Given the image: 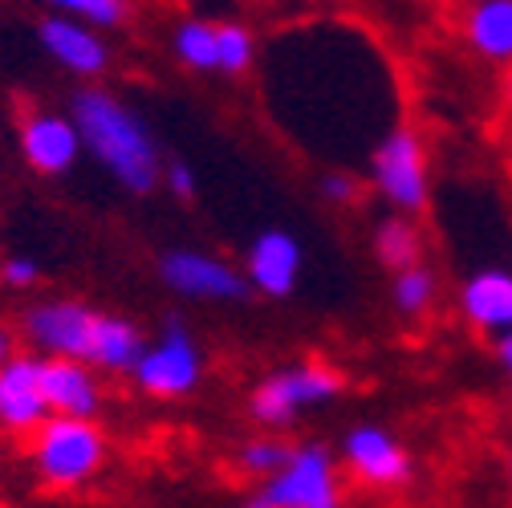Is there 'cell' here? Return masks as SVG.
Segmentation results:
<instances>
[{
  "label": "cell",
  "mask_w": 512,
  "mask_h": 508,
  "mask_svg": "<svg viewBox=\"0 0 512 508\" xmlns=\"http://www.w3.org/2000/svg\"><path fill=\"white\" fill-rule=\"evenodd\" d=\"M460 29L476 57L512 66V0H468Z\"/></svg>",
  "instance_id": "obj_16"
},
{
  "label": "cell",
  "mask_w": 512,
  "mask_h": 508,
  "mask_svg": "<svg viewBox=\"0 0 512 508\" xmlns=\"http://www.w3.org/2000/svg\"><path fill=\"white\" fill-rule=\"evenodd\" d=\"M289 456H293V443H285L281 435H256V439H248L240 448L236 464L252 480H269V476H277L289 464Z\"/></svg>",
  "instance_id": "obj_21"
},
{
  "label": "cell",
  "mask_w": 512,
  "mask_h": 508,
  "mask_svg": "<svg viewBox=\"0 0 512 508\" xmlns=\"http://www.w3.org/2000/svg\"><path fill=\"white\" fill-rule=\"evenodd\" d=\"M496 358H500L504 378H508V387H512V330H504V334L496 338Z\"/></svg>",
  "instance_id": "obj_27"
},
{
  "label": "cell",
  "mask_w": 512,
  "mask_h": 508,
  "mask_svg": "<svg viewBox=\"0 0 512 508\" xmlns=\"http://www.w3.org/2000/svg\"><path fill=\"white\" fill-rule=\"evenodd\" d=\"M370 187L403 216H419L431 204V163L419 131L395 126L370 151Z\"/></svg>",
  "instance_id": "obj_5"
},
{
  "label": "cell",
  "mask_w": 512,
  "mask_h": 508,
  "mask_svg": "<svg viewBox=\"0 0 512 508\" xmlns=\"http://www.w3.org/2000/svg\"><path fill=\"white\" fill-rule=\"evenodd\" d=\"M147 346V334L122 313H102L98 334H94V350H90V366L106 370V374H131L139 354Z\"/></svg>",
  "instance_id": "obj_17"
},
{
  "label": "cell",
  "mask_w": 512,
  "mask_h": 508,
  "mask_svg": "<svg viewBox=\"0 0 512 508\" xmlns=\"http://www.w3.org/2000/svg\"><path fill=\"white\" fill-rule=\"evenodd\" d=\"M163 187L175 200H191L196 196V167L183 163V159H167L163 163Z\"/></svg>",
  "instance_id": "obj_26"
},
{
  "label": "cell",
  "mask_w": 512,
  "mask_h": 508,
  "mask_svg": "<svg viewBox=\"0 0 512 508\" xmlns=\"http://www.w3.org/2000/svg\"><path fill=\"white\" fill-rule=\"evenodd\" d=\"M102 322V309L78 301V297H49L25 309L21 334L37 354H61V358H82L90 362L94 334Z\"/></svg>",
  "instance_id": "obj_7"
},
{
  "label": "cell",
  "mask_w": 512,
  "mask_h": 508,
  "mask_svg": "<svg viewBox=\"0 0 512 508\" xmlns=\"http://www.w3.org/2000/svg\"><path fill=\"white\" fill-rule=\"evenodd\" d=\"M0 281H5L9 289H29V285L41 281V265L33 257H25V252H17V257L0 261Z\"/></svg>",
  "instance_id": "obj_25"
},
{
  "label": "cell",
  "mask_w": 512,
  "mask_h": 508,
  "mask_svg": "<svg viewBox=\"0 0 512 508\" xmlns=\"http://www.w3.org/2000/svg\"><path fill=\"white\" fill-rule=\"evenodd\" d=\"M17 147H21V159L45 179L70 175L78 167V159L86 155V143H82L74 114H57V110L25 114L21 131H17Z\"/></svg>",
  "instance_id": "obj_10"
},
{
  "label": "cell",
  "mask_w": 512,
  "mask_h": 508,
  "mask_svg": "<svg viewBox=\"0 0 512 508\" xmlns=\"http://www.w3.org/2000/svg\"><path fill=\"white\" fill-rule=\"evenodd\" d=\"M106 464V431L94 419L49 415L33 431V468L49 488H82Z\"/></svg>",
  "instance_id": "obj_2"
},
{
  "label": "cell",
  "mask_w": 512,
  "mask_h": 508,
  "mask_svg": "<svg viewBox=\"0 0 512 508\" xmlns=\"http://www.w3.org/2000/svg\"><path fill=\"white\" fill-rule=\"evenodd\" d=\"M435 293H439V281L423 261L411 265V269H399L395 281H391V301L403 317H423L435 305Z\"/></svg>",
  "instance_id": "obj_20"
},
{
  "label": "cell",
  "mask_w": 512,
  "mask_h": 508,
  "mask_svg": "<svg viewBox=\"0 0 512 508\" xmlns=\"http://www.w3.org/2000/svg\"><path fill=\"white\" fill-rule=\"evenodd\" d=\"M216 53H220V74H228V78L248 74L252 61H256V37H252V29H244L240 21L216 25Z\"/></svg>",
  "instance_id": "obj_22"
},
{
  "label": "cell",
  "mask_w": 512,
  "mask_h": 508,
  "mask_svg": "<svg viewBox=\"0 0 512 508\" xmlns=\"http://www.w3.org/2000/svg\"><path fill=\"white\" fill-rule=\"evenodd\" d=\"M370 248H374V261L382 269H411L423 261V232L415 220H407L403 212L399 216H387L374 224V236H370Z\"/></svg>",
  "instance_id": "obj_18"
},
{
  "label": "cell",
  "mask_w": 512,
  "mask_h": 508,
  "mask_svg": "<svg viewBox=\"0 0 512 508\" xmlns=\"http://www.w3.org/2000/svg\"><path fill=\"white\" fill-rule=\"evenodd\" d=\"M305 269V248L289 228H265L256 232L244 252V277L252 281V293L285 301L297 293Z\"/></svg>",
  "instance_id": "obj_12"
},
{
  "label": "cell",
  "mask_w": 512,
  "mask_h": 508,
  "mask_svg": "<svg viewBox=\"0 0 512 508\" xmlns=\"http://www.w3.org/2000/svg\"><path fill=\"white\" fill-rule=\"evenodd\" d=\"M41 5H49L53 13H74L98 29H114L131 17V5H126V0H41Z\"/></svg>",
  "instance_id": "obj_23"
},
{
  "label": "cell",
  "mask_w": 512,
  "mask_h": 508,
  "mask_svg": "<svg viewBox=\"0 0 512 508\" xmlns=\"http://www.w3.org/2000/svg\"><path fill=\"white\" fill-rule=\"evenodd\" d=\"M70 114L78 122L90 159L102 171H110L114 183H122L131 196H151L155 187H163L159 143L147 118L131 102H122L102 86H82L70 98Z\"/></svg>",
  "instance_id": "obj_1"
},
{
  "label": "cell",
  "mask_w": 512,
  "mask_h": 508,
  "mask_svg": "<svg viewBox=\"0 0 512 508\" xmlns=\"http://www.w3.org/2000/svg\"><path fill=\"white\" fill-rule=\"evenodd\" d=\"M460 313L472 330L492 338L512 330V269H500V265L476 269L460 285Z\"/></svg>",
  "instance_id": "obj_15"
},
{
  "label": "cell",
  "mask_w": 512,
  "mask_h": 508,
  "mask_svg": "<svg viewBox=\"0 0 512 508\" xmlns=\"http://www.w3.org/2000/svg\"><path fill=\"white\" fill-rule=\"evenodd\" d=\"M37 41H41L45 57L57 61V66L74 78L94 82L110 70V45H106L102 29L74 13H49L37 25Z\"/></svg>",
  "instance_id": "obj_11"
},
{
  "label": "cell",
  "mask_w": 512,
  "mask_h": 508,
  "mask_svg": "<svg viewBox=\"0 0 512 508\" xmlns=\"http://www.w3.org/2000/svg\"><path fill=\"white\" fill-rule=\"evenodd\" d=\"M171 53L183 70L196 74H216L220 70V53H216V25L204 17H187L171 33Z\"/></svg>",
  "instance_id": "obj_19"
},
{
  "label": "cell",
  "mask_w": 512,
  "mask_h": 508,
  "mask_svg": "<svg viewBox=\"0 0 512 508\" xmlns=\"http://www.w3.org/2000/svg\"><path fill=\"white\" fill-rule=\"evenodd\" d=\"M135 387L151 399H187L204 383V350L196 342V334L187 330V322L167 317L163 330L155 338H147L135 370Z\"/></svg>",
  "instance_id": "obj_6"
},
{
  "label": "cell",
  "mask_w": 512,
  "mask_h": 508,
  "mask_svg": "<svg viewBox=\"0 0 512 508\" xmlns=\"http://www.w3.org/2000/svg\"><path fill=\"white\" fill-rule=\"evenodd\" d=\"M346 374L326 366V362H293L277 374H269L261 387L248 395V415L252 423H261L269 431H281L297 423L309 407H326L342 399Z\"/></svg>",
  "instance_id": "obj_3"
},
{
  "label": "cell",
  "mask_w": 512,
  "mask_h": 508,
  "mask_svg": "<svg viewBox=\"0 0 512 508\" xmlns=\"http://www.w3.org/2000/svg\"><path fill=\"white\" fill-rule=\"evenodd\" d=\"M317 192H322V200L334 208H350L358 200V179L350 171H326L317 179Z\"/></svg>",
  "instance_id": "obj_24"
},
{
  "label": "cell",
  "mask_w": 512,
  "mask_h": 508,
  "mask_svg": "<svg viewBox=\"0 0 512 508\" xmlns=\"http://www.w3.org/2000/svg\"><path fill=\"white\" fill-rule=\"evenodd\" d=\"M45 419H49V403L41 387V358L13 354L0 366V427L25 435V431H37Z\"/></svg>",
  "instance_id": "obj_13"
},
{
  "label": "cell",
  "mask_w": 512,
  "mask_h": 508,
  "mask_svg": "<svg viewBox=\"0 0 512 508\" xmlns=\"http://www.w3.org/2000/svg\"><path fill=\"white\" fill-rule=\"evenodd\" d=\"M508 476H512V452H508Z\"/></svg>",
  "instance_id": "obj_29"
},
{
  "label": "cell",
  "mask_w": 512,
  "mask_h": 508,
  "mask_svg": "<svg viewBox=\"0 0 512 508\" xmlns=\"http://www.w3.org/2000/svg\"><path fill=\"white\" fill-rule=\"evenodd\" d=\"M13 354H17L13 350V334H9V326H0V366H5Z\"/></svg>",
  "instance_id": "obj_28"
},
{
  "label": "cell",
  "mask_w": 512,
  "mask_h": 508,
  "mask_svg": "<svg viewBox=\"0 0 512 508\" xmlns=\"http://www.w3.org/2000/svg\"><path fill=\"white\" fill-rule=\"evenodd\" d=\"M240 508H342L338 460L322 443H297L289 464L261 480Z\"/></svg>",
  "instance_id": "obj_4"
},
{
  "label": "cell",
  "mask_w": 512,
  "mask_h": 508,
  "mask_svg": "<svg viewBox=\"0 0 512 508\" xmlns=\"http://www.w3.org/2000/svg\"><path fill=\"white\" fill-rule=\"evenodd\" d=\"M342 464L366 488H403L415 476L411 452L378 423H358L342 435Z\"/></svg>",
  "instance_id": "obj_9"
},
{
  "label": "cell",
  "mask_w": 512,
  "mask_h": 508,
  "mask_svg": "<svg viewBox=\"0 0 512 508\" xmlns=\"http://www.w3.org/2000/svg\"><path fill=\"white\" fill-rule=\"evenodd\" d=\"M41 387L49 415H74V419H98L102 411V383L94 378V366L82 358L41 354Z\"/></svg>",
  "instance_id": "obj_14"
},
{
  "label": "cell",
  "mask_w": 512,
  "mask_h": 508,
  "mask_svg": "<svg viewBox=\"0 0 512 508\" xmlns=\"http://www.w3.org/2000/svg\"><path fill=\"white\" fill-rule=\"evenodd\" d=\"M159 281L187 301L240 305L252 297V281L244 277V269L200 248H167L159 257Z\"/></svg>",
  "instance_id": "obj_8"
}]
</instances>
